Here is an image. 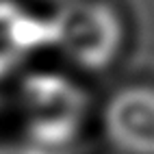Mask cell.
I'll list each match as a JSON object with an SVG mask.
<instances>
[{
  "label": "cell",
  "mask_w": 154,
  "mask_h": 154,
  "mask_svg": "<svg viewBox=\"0 0 154 154\" xmlns=\"http://www.w3.org/2000/svg\"><path fill=\"white\" fill-rule=\"evenodd\" d=\"M100 126L117 154H154V83L115 89L100 111Z\"/></svg>",
  "instance_id": "6da1fadb"
},
{
  "label": "cell",
  "mask_w": 154,
  "mask_h": 154,
  "mask_svg": "<svg viewBox=\"0 0 154 154\" xmlns=\"http://www.w3.org/2000/svg\"><path fill=\"white\" fill-rule=\"evenodd\" d=\"M124 46V20L104 0H87L67 20V52L91 72L106 69Z\"/></svg>",
  "instance_id": "7a4b0ae2"
}]
</instances>
